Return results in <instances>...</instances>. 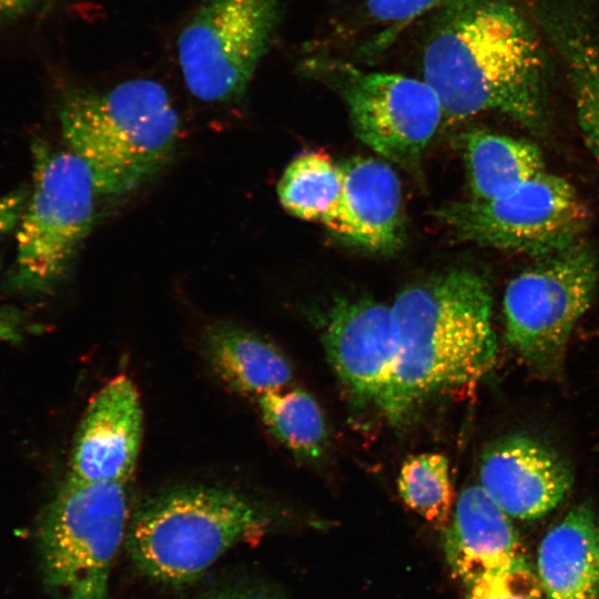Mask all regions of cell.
<instances>
[{
  "mask_svg": "<svg viewBox=\"0 0 599 599\" xmlns=\"http://www.w3.org/2000/svg\"><path fill=\"white\" fill-rule=\"evenodd\" d=\"M434 9L422 44V78L445 118L499 112L544 133L547 63L524 12L509 0H445Z\"/></svg>",
  "mask_w": 599,
  "mask_h": 599,
  "instance_id": "cell-1",
  "label": "cell"
},
{
  "mask_svg": "<svg viewBox=\"0 0 599 599\" xmlns=\"http://www.w3.org/2000/svg\"><path fill=\"white\" fill-rule=\"evenodd\" d=\"M395 357L377 406L394 424L432 396L474 384L497 352L488 283L453 268L404 288L390 306Z\"/></svg>",
  "mask_w": 599,
  "mask_h": 599,
  "instance_id": "cell-2",
  "label": "cell"
},
{
  "mask_svg": "<svg viewBox=\"0 0 599 599\" xmlns=\"http://www.w3.org/2000/svg\"><path fill=\"white\" fill-rule=\"evenodd\" d=\"M63 141L89 167L97 193L130 192L161 171L180 138L163 84L146 78L69 93L59 110Z\"/></svg>",
  "mask_w": 599,
  "mask_h": 599,
  "instance_id": "cell-3",
  "label": "cell"
},
{
  "mask_svg": "<svg viewBox=\"0 0 599 599\" xmlns=\"http://www.w3.org/2000/svg\"><path fill=\"white\" fill-rule=\"evenodd\" d=\"M266 526L262 509L241 491L182 486L149 498L132 514L125 546L148 577L183 583L233 547L261 537Z\"/></svg>",
  "mask_w": 599,
  "mask_h": 599,
  "instance_id": "cell-4",
  "label": "cell"
},
{
  "mask_svg": "<svg viewBox=\"0 0 599 599\" xmlns=\"http://www.w3.org/2000/svg\"><path fill=\"white\" fill-rule=\"evenodd\" d=\"M125 484L67 478L45 509L41 565L57 599H108L111 568L132 516Z\"/></svg>",
  "mask_w": 599,
  "mask_h": 599,
  "instance_id": "cell-5",
  "label": "cell"
},
{
  "mask_svg": "<svg viewBox=\"0 0 599 599\" xmlns=\"http://www.w3.org/2000/svg\"><path fill=\"white\" fill-rule=\"evenodd\" d=\"M598 271L593 250L579 241L538 257L507 285L506 341L538 377L561 374L572 331L593 300Z\"/></svg>",
  "mask_w": 599,
  "mask_h": 599,
  "instance_id": "cell-6",
  "label": "cell"
},
{
  "mask_svg": "<svg viewBox=\"0 0 599 599\" xmlns=\"http://www.w3.org/2000/svg\"><path fill=\"white\" fill-rule=\"evenodd\" d=\"M301 70L341 97L364 144L406 169L418 164L445 118L436 92L423 78L365 70L329 54L306 58Z\"/></svg>",
  "mask_w": 599,
  "mask_h": 599,
  "instance_id": "cell-7",
  "label": "cell"
},
{
  "mask_svg": "<svg viewBox=\"0 0 599 599\" xmlns=\"http://www.w3.org/2000/svg\"><path fill=\"white\" fill-rule=\"evenodd\" d=\"M92 174L69 150L33 145V186L18 225L16 286L48 291L65 274L94 217Z\"/></svg>",
  "mask_w": 599,
  "mask_h": 599,
  "instance_id": "cell-8",
  "label": "cell"
},
{
  "mask_svg": "<svg viewBox=\"0 0 599 599\" xmlns=\"http://www.w3.org/2000/svg\"><path fill=\"white\" fill-rule=\"evenodd\" d=\"M280 20L278 0H202L176 41L187 90L206 103L243 98Z\"/></svg>",
  "mask_w": 599,
  "mask_h": 599,
  "instance_id": "cell-9",
  "label": "cell"
},
{
  "mask_svg": "<svg viewBox=\"0 0 599 599\" xmlns=\"http://www.w3.org/2000/svg\"><path fill=\"white\" fill-rule=\"evenodd\" d=\"M436 215L459 240L537 258L581 241L589 223L576 189L548 171L506 196L449 203Z\"/></svg>",
  "mask_w": 599,
  "mask_h": 599,
  "instance_id": "cell-10",
  "label": "cell"
},
{
  "mask_svg": "<svg viewBox=\"0 0 599 599\" xmlns=\"http://www.w3.org/2000/svg\"><path fill=\"white\" fill-rule=\"evenodd\" d=\"M143 435V413L133 382L118 375L90 400L77 430L69 479L126 483L133 474Z\"/></svg>",
  "mask_w": 599,
  "mask_h": 599,
  "instance_id": "cell-11",
  "label": "cell"
},
{
  "mask_svg": "<svg viewBox=\"0 0 599 599\" xmlns=\"http://www.w3.org/2000/svg\"><path fill=\"white\" fill-rule=\"evenodd\" d=\"M479 483L508 517L534 520L554 510L567 497L572 475L545 445L524 435H508L485 449Z\"/></svg>",
  "mask_w": 599,
  "mask_h": 599,
  "instance_id": "cell-12",
  "label": "cell"
},
{
  "mask_svg": "<svg viewBox=\"0 0 599 599\" xmlns=\"http://www.w3.org/2000/svg\"><path fill=\"white\" fill-rule=\"evenodd\" d=\"M322 338L344 387L353 397L377 404L395 357L390 306L368 298L341 300L326 315Z\"/></svg>",
  "mask_w": 599,
  "mask_h": 599,
  "instance_id": "cell-13",
  "label": "cell"
},
{
  "mask_svg": "<svg viewBox=\"0 0 599 599\" xmlns=\"http://www.w3.org/2000/svg\"><path fill=\"white\" fill-rule=\"evenodd\" d=\"M536 12L566 71L583 141L599 164V22L581 0H539Z\"/></svg>",
  "mask_w": 599,
  "mask_h": 599,
  "instance_id": "cell-14",
  "label": "cell"
},
{
  "mask_svg": "<svg viewBox=\"0 0 599 599\" xmlns=\"http://www.w3.org/2000/svg\"><path fill=\"white\" fill-rule=\"evenodd\" d=\"M443 548L453 575L466 587L488 573L530 562L509 517L480 486L460 493L444 528Z\"/></svg>",
  "mask_w": 599,
  "mask_h": 599,
  "instance_id": "cell-15",
  "label": "cell"
},
{
  "mask_svg": "<svg viewBox=\"0 0 599 599\" xmlns=\"http://www.w3.org/2000/svg\"><path fill=\"white\" fill-rule=\"evenodd\" d=\"M343 202L336 233L373 252L397 248L404 235L399 180L386 162L353 158L341 164Z\"/></svg>",
  "mask_w": 599,
  "mask_h": 599,
  "instance_id": "cell-16",
  "label": "cell"
},
{
  "mask_svg": "<svg viewBox=\"0 0 599 599\" xmlns=\"http://www.w3.org/2000/svg\"><path fill=\"white\" fill-rule=\"evenodd\" d=\"M536 572L547 599L599 598V516L589 504L573 507L546 532Z\"/></svg>",
  "mask_w": 599,
  "mask_h": 599,
  "instance_id": "cell-17",
  "label": "cell"
},
{
  "mask_svg": "<svg viewBox=\"0 0 599 599\" xmlns=\"http://www.w3.org/2000/svg\"><path fill=\"white\" fill-rule=\"evenodd\" d=\"M209 361L230 387L258 396L285 388L292 378L290 363L271 343L240 326L220 323L205 337Z\"/></svg>",
  "mask_w": 599,
  "mask_h": 599,
  "instance_id": "cell-18",
  "label": "cell"
},
{
  "mask_svg": "<svg viewBox=\"0 0 599 599\" xmlns=\"http://www.w3.org/2000/svg\"><path fill=\"white\" fill-rule=\"evenodd\" d=\"M460 142L473 200L506 196L547 171L540 150L529 141L473 130Z\"/></svg>",
  "mask_w": 599,
  "mask_h": 599,
  "instance_id": "cell-19",
  "label": "cell"
},
{
  "mask_svg": "<svg viewBox=\"0 0 599 599\" xmlns=\"http://www.w3.org/2000/svg\"><path fill=\"white\" fill-rule=\"evenodd\" d=\"M343 171L323 152H305L283 172L277 195L286 212L337 229L343 202Z\"/></svg>",
  "mask_w": 599,
  "mask_h": 599,
  "instance_id": "cell-20",
  "label": "cell"
},
{
  "mask_svg": "<svg viewBox=\"0 0 599 599\" xmlns=\"http://www.w3.org/2000/svg\"><path fill=\"white\" fill-rule=\"evenodd\" d=\"M264 425L296 456L315 459L326 440V425L316 400L302 389L267 392L257 398Z\"/></svg>",
  "mask_w": 599,
  "mask_h": 599,
  "instance_id": "cell-21",
  "label": "cell"
},
{
  "mask_svg": "<svg viewBox=\"0 0 599 599\" xmlns=\"http://www.w3.org/2000/svg\"><path fill=\"white\" fill-rule=\"evenodd\" d=\"M397 485L400 498L413 511L437 527L448 525L455 497L445 456L434 453L410 456L402 465Z\"/></svg>",
  "mask_w": 599,
  "mask_h": 599,
  "instance_id": "cell-22",
  "label": "cell"
},
{
  "mask_svg": "<svg viewBox=\"0 0 599 599\" xmlns=\"http://www.w3.org/2000/svg\"><path fill=\"white\" fill-rule=\"evenodd\" d=\"M467 589L465 599H547L530 562L488 573Z\"/></svg>",
  "mask_w": 599,
  "mask_h": 599,
  "instance_id": "cell-23",
  "label": "cell"
},
{
  "mask_svg": "<svg viewBox=\"0 0 599 599\" xmlns=\"http://www.w3.org/2000/svg\"><path fill=\"white\" fill-rule=\"evenodd\" d=\"M445 0H364V18L394 31L434 9Z\"/></svg>",
  "mask_w": 599,
  "mask_h": 599,
  "instance_id": "cell-24",
  "label": "cell"
},
{
  "mask_svg": "<svg viewBox=\"0 0 599 599\" xmlns=\"http://www.w3.org/2000/svg\"><path fill=\"white\" fill-rule=\"evenodd\" d=\"M27 202L28 193L24 190L0 196V235L19 225Z\"/></svg>",
  "mask_w": 599,
  "mask_h": 599,
  "instance_id": "cell-25",
  "label": "cell"
},
{
  "mask_svg": "<svg viewBox=\"0 0 599 599\" xmlns=\"http://www.w3.org/2000/svg\"><path fill=\"white\" fill-rule=\"evenodd\" d=\"M39 0H0V21L30 9Z\"/></svg>",
  "mask_w": 599,
  "mask_h": 599,
  "instance_id": "cell-26",
  "label": "cell"
},
{
  "mask_svg": "<svg viewBox=\"0 0 599 599\" xmlns=\"http://www.w3.org/2000/svg\"><path fill=\"white\" fill-rule=\"evenodd\" d=\"M207 599H267L261 596H254V595H240V593H233V595H219L214 597H210Z\"/></svg>",
  "mask_w": 599,
  "mask_h": 599,
  "instance_id": "cell-27",
  "label": "cell"
},
{
  "mask_svg": "<svg viewBox=\"0 0 599 599\" xmlns=\"http://www.w3.org/2000/svg\"><path fill=\"white\" fill-rule=\"evenodd\" d=\"M359 1H364V0H359Z\"/></svg>",
  "mask_w": 599,
  "mask_h": 599,
  "instance_id": "cell-28",
  "label": "cell"
}]
</instances>
